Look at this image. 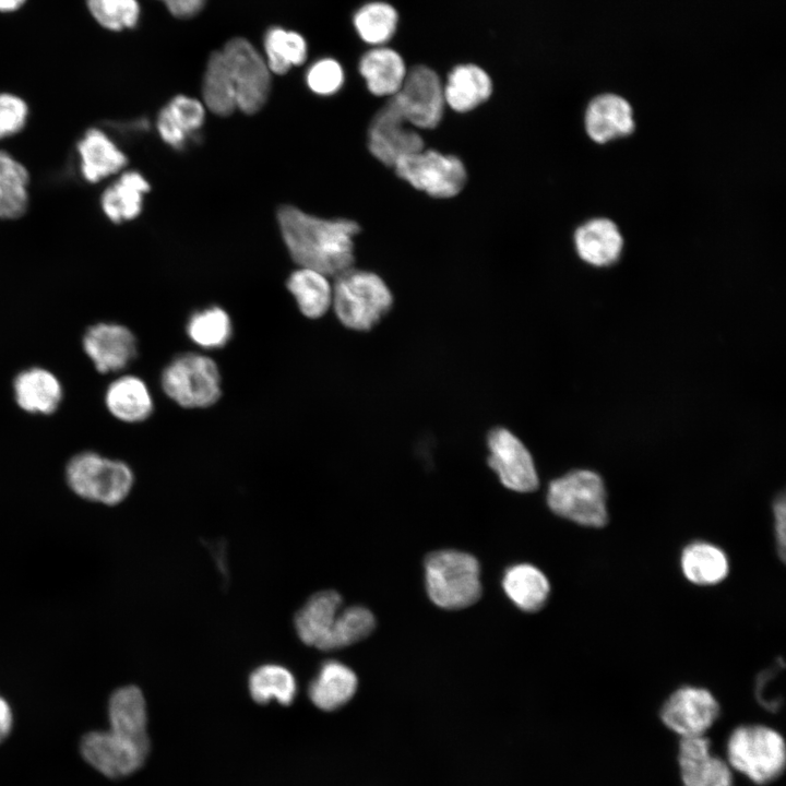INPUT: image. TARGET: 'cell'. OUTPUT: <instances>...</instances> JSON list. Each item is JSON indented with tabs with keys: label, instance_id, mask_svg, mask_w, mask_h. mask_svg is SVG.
I'll return each mask as SVG.
<instances>
[{
	"label": "cell",
	"instance_id": "obj_1",
	"mask_svg": "<svg viewBox=\"0 0 786 786\" xmlns=\"http://www.w3.org/2000/svg\"><path fill=\"white\" fill-rule=\"evenodd\" d=\"M276 219L284 245L297 266L335 277L354 266L355 238L360 231L349 218H324L285 204Z\"/></svg>",
	"mask_w": 786,
	"mask_h": 786
},
{
	"label": "cell",
	"instance_id": "obj_2",
	"mask_svg": "<svg viewBox=\"0 0 786 786\" xmlns=\"http://www.w3.org/2000/svg\"><path fill=\"white\" fill-rule=\"evenodd\" d=\"M334 278L332 308L347 329L369 331L392 308L393 295L377 273L353 266Z\"/></svg>",
	"mask_w": 786,
	"mask_h": 786
},
{
	"label": "cell",
	"instance_id": "obj_3",
	"mask_svg": "<svg viewBox=\"0 0 786 786\" xmlns=\"http://www.w3.org/2000/svg\"><path fill=\"white\" fill-rule=\"evenodd\" d=\"M726 761L733 771L752 783L770 784L785 771V739L781 733L766 725H740L728 736Z\"/></svg>",
	"mask_w": 786,
	"mask_h": 786
},
{
	"label": "cell",
	"instance_id": "obj_4",
	"mask_svg": "<svg viewBox=\"0 0 786 786\" xmlns=\"http://www.w3.org/2000/svg\"><path fill=\"white\" fill-rule=\"evenodd\" d=\"M425 580L429 598L443 609L466 608L481 595L479 562L464 551L443 549L429 553Z\"/></svg>",
	"mask_w": 786,
	"mask_h": 786
},
{
	"label": "cell",
	"instance_id": "obj_5",
	"mask_svg": "<svg viewBox=\"0 0 786 786\" xmlns=\"http://www.w3.org/2000/svg\"><path fill=\"white\" fill-rule=\"evenodd\" d=\"M547 503L555 514L585 527L600 528L608 522L606 488L593 471L576 469L552 480Z\"/></svg>",
	"mask_w": 786,
	"mask_h": 786
},
{
	"label": "cell",
	"instance_id": "obj_6",
	"mask_svg": "<svg viewBox=\"0 0 786 786\" xmlns=\"http://www.w3.org/2000/svg\"><path fill=\"white\" fill-rule=\"evenodd\" d=\"M66 477L79 497L107 505L122 502L134 483L133 472L128 464L90 451L70 460Z\"/></svg>",
	"mask_w": 786,
	"mask_h": 786
},
{
	"label": "cell",
	"instance_id": "obj_7",
	"mask_svg": "<svg viewBox=\"0 0 786 786\" xmlns=\"http://www.w3.org/2000/svg\"><path fill=\"white\" fill-rule=\"evenodd\" d=\"M164 393L184 408H205L222 395V380L216 362L199 353L176 356L160 377Z\"/></svg>",
	"mask_w": 786,
	"mask_h": 786
},
{
	"label": "cell",
	"instance_id": "obj_8",
	"mask_svg": "<svg viewBox=\"0 0 786 786\" xmlns=\"http://www.w3.org/2000/svg\"><path fill=\"white\" fill-rule=\"evenodd\" d=\"M393 169L414 189L434 199H451L465 187L467 170L462 159L433 148H422L398 159Z\"/></svg>",
	"mask_w": 786,
	"mask_h": 786
},
{
	"label": "cell",
	"instance_id": "obj_9",
	"mask_svg": "<svg viewBox=\"0 0 786 786\" xmlns=\"http://www.w3.org/2000/svg\"><path fill=\"white\" fill-rule=\"evenodd\" d=\"M234 84L237 109L254 115L266 104L271 71L258 50L245 38L227 41L222 50Z\"/></svg>",
	"mask_w": 786,
	"mask_h": 786
},
{
	"label": "cell",
	"instance_id": "obj_10",
	"mask_svg": "<svg viewBox=\"0 0 786 786\" xmlns=\"http://www.w3.org/2000/svg\"><path fill=\"white\" fill-rule=\"evenodd\" d=\"M389 100L416 130L437 128L444 115L443 83L437 72L426 66L407 70L402 87Z\"/></svg>",
	"mask_w": 786,
	"mask_h": 786
},
{
	"label": "cell",
	"instance_id": "obj_11",
	"mask_svg": "<svg viewBox=\"0 0 786 786\" xmlns=\"http://www.w3.org/2000/svg\"><path fill=\"white\" fill-rule=\"evenodd\" d=\"M720 713L715 695L706 688L682 686L660 707L663 724L681 738L706 736Z\"/></svg>",
	"mask_w": 786,
	"mask_h": 786
},
{
	"label": "cell",
	"instance_id": "obj_12",
	"mask_svg": "<svg viewBox=\"0 0 786 786\" xmlns=\"http://www.w3.org/2000/svg\"><path fill=\"white\" fill-rule=\"evenodd\" d=\"M150 749L142 747L110 729L86 733L80 741L84 761L109 778L127 777L144 764Z\"/></svg>",
	"mask_w": 786,
	"mask_h": 786
},
{
	"label": "cell",
	"instance_id": "obj_13",
	"mask_svg": "<svg viewBox=\"0 0 786 786\" xmlns=\"http://www.w3.org/2000/svg\"><path fill=\"white\" fill-rule=\"evenodd\" d=\"M367 146L377 160L393 167L402 157L425 148V141L418 130L409 126L388 100L370 121Z\"/></svg>",
	"mask_w": 786,
	"mask_h": 786
},
{
	"label": "cell",
	"instance_id": "obj_14",
	"mask_svg": "<svg viewBox=\"0 0 786 786\" xmlns=\"http://www.w3.org/2000/svg\"><path fill=\"white\" fill-rule=\"evenodd\" d=\"M488 465L501 484L516 492H532L539 478L533 457L523 442L507 428L492 429L487 438Z\"/></svg>",
	"mask_w": 786,
	"mask_h": 786
},
{
	"label": "cell",
	"instance_id": "obj_15",
	"mask_svg": "<svg viewBox=\"0 0 786 786\" xmlns=\"http://www.w3.org/2000/svg\"><path fill=\"white\" fill-rule=\"evenodd\" d=\"M83 350L100 373L126 368L136 356V338L124 325L100 322L90 326L82 338Z\"/></svg>",
	"mask_w": 786,
	"mask_h": 786
},
{
	"label": "cell",
	"instance_id": "obj_16",
	"mask_svg": "<svg viewBox=\"0 0 786 786\" xmlns=\"http://www.w3.org/2000/svg\"><path fill=\"white\" fill-rule=\"evenodd\" d=\"M677 761L682 786H734L731 767L706 736L681 738Z\"/></svg>",
	"mask_w": 786,
	"mask_h": 786
},
{
	"label": "cell",
	"instance_id": "obj_17",
	"mask_svg": "<svg viewBox=\"0 0 786 786\" xmlns=\"http://www.w3.org/2000/svg\"><path fill=\"white\" fill-rule=\"evenodd\" d=\"M206 119L202 100L174 96L157 114L156 130L162 141L174 150H182L195 140Z\"/></svg>",
	"mask_w": 786,
	"mask_h": 786
},
{
	"label": "cell",
	"instance_id": "obj_18",
	"mask_svg": "<svg viewBox=\"0 0 786 786\" xmlns=\"http://www.w3.org/2000/svg\"><path fill=\"white\" fill-rule=\"evenodd\" d=\"M584 123L587 135L600 144L628 136L635 128L629 102L611 93L598 95L588 103Z\"/></svg>",
	"mask_w": 786,
	"mask_h": 786
},
{
	"label": "cell",
	"instance_id": "obj_19",
	"mask_svg": "<svg viewBox=\"0 0 786 786\" xmlns=\"http://www.w3.org/2000/svg\"><path fill=\"white\" fill-rule=\"evenodd\" d=\"M107 712L108 729L150 749L146 702L138 687L124 686L115 690Z\"/></svg>",
	"mask_w": 786,
	"mask_h": 786
},
{
	"label": "cell",
	"instance_id": "obj_20",
	"mask_svg": "<svg viewBox=\"0 0 786 786\" xmlns=\"http://www.w3.org/2000/svg\"><path fill=\"white\" fill-rule=\"evenodd\" d=\"M358 688V678L347 665L330 659L323 662L308 686L312 704L325 712L348 703Z\"/></svg>",
	"mask_w": 786,
	"mask_h": 786
},
{
	"label": "cell",
	"instance_id": "obj_21",
	"mask_svg": "<svg viewBox=\"0 0 786 786\" xmlns=\"http://www.w3.org/2000/svg\"><path fill=\"white\" fill-rule=\"evenodd\" d=\"M492 91L490 75L474 63L454 67L443 84L445 106L457 114L476 109L490 98Z\"/></svg>",
	"mask_w": 786,
	"mask_h": 786
},
{
	"label": "cell",
	"instance_id": "obj_22",
	"mask_svg": "<svg viewBox=\"0 0 786 786\" xmlns=\"http://www.w3.org/2000/svg\"><path fill=\"white\" fill-rule=\"evenodd\" d=\"M574 246L584 262L602 267L618 261L623 239L612 221L593 218L577 227L574 233Z\"/></svg>",
	"mask_w": 786,
	"mask_h": 786
},
{
	"label": "cell",
	"instance_id": "obj_23",
	"mask_svg": "<svg viewBox=\"0 0 786 786\" xmlns=\"http://www.w3.org/2000/svg\"><path fill=\"white\" fill-rule=\"evenodd\" d=\"M16 404L31 414H52L62 401V385L49 370L32 367L21 371L13 381Z\"/></svg>",
	"mask_w": 786,
	"mask_h": 786
},
{
	"label": "cell",
	"instance_id": "obj_24",
	"mask_svg": "<svg viewBox=\"0 0 786 786\" xmlns=\"http://www.w3.org/2000/svg\"><path fill=\"white\" fill-rule=\"evenodd\" d=\"M359 73L372 95L392 97L402 87L407 68L397 51L377 46L361 57Z\"/></svg>",
	"mask_w": 786,
	"mask_h": 786
},
{
	"label": "cell",
	"instance_id": "obj_25",
	"mask_svg": "<svg viewBox=\"0 0 786 786\" xmlns=\"http://www.w3.org/2000/svg\"><path fill=\"white\" fill-rule=\"evenodd\" d=\"M342 596L332 590L313 594L296 612L294 624L298 638L319 648L342 609Z\"/></svg>",
	"mask_w": 786,
	"mask_h": 786
},
{
	"label": "cell",
	"instance_id": "obj_26",
	"mask_svg": "<svg viewBox=\"0 0 786 786\" xmlns=\"http://www.w3.org/2000/svg\"><path fill=\"white\" fill-rule=\"evenodd\" d=\"M105 404L115 418L129 424L147 419L154 409L148 386L132 374L119 377L108 385Z\"/></svg>",
	"mask_w": 786,
	"mask_h": 786
},
{
	"label": "cell",
	"instance_id": "obj_27",
	"mask_svg": "<svg viewBox=\"0 0 786 786\" xmlns=\"http://www.w3.org/2000/svg\"><path fill=\"white\" fill-rule=\"evenodd\" d=\"M680 568L690 583L712 586L727 577L730 565L728 556L719 546L706 540H695L682 549Z\"/></svg>",
	"mask_w": 786,
	"mask_h": 786
},
{
	"label": "cell",
	"instance_id": "obj_28",
	"mask_svg": "<svg viewBox=\"0 0 786 786\" xmlns=\"http://www.w3.org/2000/svg\"><path fill=\"white\" fill-rule=\"evenodd\" d=\"M81 171L90 182H98L119 172L127 165V156L115 142L98 129L88 130L80 141Z\"/></svg>",
	"mask_w": 786,
	"mask_h": 786
},
{
	"label": "cell",
	"instance_id": "obj_29",
	"mask_svg": "<svg viewBox=\"0 0 786 786\" xmlns=\"http://www.w3.org/2000/svg\"><path fill=\"white\" fill-rule=\"evenodd\" d=\"M286 287L308 319H319L332 307L333 283L320 271L297 266L288 275Z\"/></svg>",
	"mask_w": 786,
	"mask_h": 786
},
{
	"label": "cell",
	"instance_id": "obj_30",
	"mask_svg": "<svg viewBox=\"0 0 786 786\" xmlns=\"http://www.w3.org/2000/svg\"><path fill=\"white\" fill-rule=\"evenodd\" d=\"M502 587L510 600L526 612L540 610L550 595L549 580L540 569L529 563L508 568Z\"/></svg>",
	"mask_w": 786,
	"mask_h": 786
},
{
	"label": "cell",
	"instance_id": "obj_31",
	"mask_svg": "<svg viewBox=\"0 0 786 786\" xmlns=\"http://www.w3.org/2000/svg\"><path fill=\"white\" fill-rule=\"evenodd\" d=\"M150 182L135 170L124 171L102 195V207L114 223L136 218L142 209L144 195L150 191Z\"/></svg>",
	"mask_w": 786,
	"mask_h": 786
},
{
	"label": "cell",
	"instance_id": "obj_32",
	"mask_svg": "<svg viewBox=\"0 0 786 786\" xmlns=\"http://www.w3.org/2000/svg\"><path fill=\"white\" fill-rule=\"evenodd\" d=\"M248 689L252 700L259 704L275 701L284 706L294 702L298 691L293 672L278 664H263L253 669Z\"/></svg>",
	"mask_w": 786,
	"mask_h": 786
},
{
	"label": "cell",
	"instance_id": "obj_33",
	"mask_svg": "<svg viewBox=\"0 0 786 786\" xmlns=\"http://www.w3.org/2000/svg\"><path fill=\"white\" fill-rule=\"evenodd\" d=\"M202 103L218 117L230 116L236 109L234 84L222 50L213 51L202 81Z\"/></svg>",
	"mask_w": 786,
	"mask_h": 786
},
{
	"label": "cell",
	"instance_id": "obj_34",
	"mask_svg": "<svg viewBox=\"0 0 786 786\" xmlns=\"http://www.w3.org/2000/svg\"><path fill=\"white\" fill-rule=\"evenodd\" d=\"M28 172L11 155L0 151V218L21 217L28 203Z\"/></svg>",
	"mask_w": 786,
	"mask_h": 786
},
{
	"label": "cell",
	"instance_id": "obj_35",
	"mask_svg": "<svg viewBox=\"0 0 786 786\" xmlns=\"http://www.w3.org/2000/svg\"><path fill=\"white\" fill-rule=\"evenodd\" d=\"M186 331L196 346L218 349L230 340L233 323L226 310L211 306L193 312L187 322Z\"/></svg>",
	"mask_w": 786,
	"mask_h": 786
},
{
	"label": "cell",
	"instance_id": "obj_36",
	"mask_svg": "<svg viewBox=\"0 0 786 786\" xmlns=\"http://www.w3.org/2000/svg\"><path fill=\"white\" fill-rule=\"evenodd\" d=\"M374 628V616L366 607L342 608L319 650L333 651L353 645L366 639Z\"/></svg>",
	"mask_w": 786,
	"mask_h": 786
},
{
	"label": "cell",
	"instance_id": "obj_37",
	"mask_svg": "<svg viewBox=\"0 0 786 786\" xmlns=\"http://www.w3.org/2000/svg\"><path fill=\"white\" fill-rule=\"evenodd\" d=\"M266 64L272 73L285 74L307 59V44L296 32L271 28L264 38Z\"/></svg>",
	"mask_w": 786,
	"mask_h": 786
},
{
	"label": "cell",
	"instance_id": "obj_38",
	"mask_svg": "<svg viewBox=\"0 0 786 786\" xmlns=\"http://www.w3.org/2000/svg\"><path fill=\"white\" fill-rule=\"evenodd\" d=\"M398 21L396 10L383 1L362 5L354 16V26L360 38L370 45L381 46L392 38Z\"/></svg>",
	"mask_w": 786,
	"mask_h": 786
},
{
	"label": "cell",
	"instance_id": "obj_39",
	"mask_svg": "<svg viewBox=\"0 0 786 786\" xmlns=\"http://www.w3.org/2000/svg\"><path fill=\"white\" fill-rule=\"evenodd\" d=\"M86 3L93 17L110 31L131 28L140 16L136 0H86Z\"/></svg>",
	"mask_w": 786,
	"mask_h": 786
},
{
	"label": "cell",
	"instance_id": "obj_40",
	"mask_svg": "<svg viewBox=\"0 0 786 786\" xmlns=\"http://www.w3.org/2000/svg\"><path fill=\"white\" fill-rule=\"evenodd\" d=\"M345 80L342 66L332 58L320 59L307 71L306 82L309 90L320 96L337 93Z\"/></svg>",
	"mask_w": 786,
	"mask_h": 786
},
{
	"label": "cell",
	"instance_id": "obj_41",
	"mask_svg": "<svg viewBox=\"0 0 786 786\" xmlns=\"http://www.w3.org/2000/svg\"><path fill=\"white\" fill-rule=\"evenodd\" d=\"M27 105L12 94H0V140L20 132L27 119Z\"/></svg>",
	"mask_w": 786,
	"mask_h": 786
},
{
	"label": "cell",
	"instance_id": "obj_42",
	"mask_svg": "<svg viewBox=\"0 0 786 786\" xmlns=\"http://www.w3.org/2000/svg\"><path fill=\"white\" fill-rule=\"evenodd\" d=\"M773 515L776 550L781 560H784L786 555V505L784 495L775 499Z\"/></svg>",
	"mask_w": 786,
	"mask_h": 786
},
{
	"label": "cell",
	"instance_id": "obj_43",
	"mask_svg": "<svg viewBox=\"0 0 786 786\" xmlns=\"http://www.w3.org/2000/svg\"><path fill=\"white\" fill-rule=\"evenodd\" d=\"M169 12L177 17L187 19L198 14L206 0H160Z\"/></svg>",
	"mask_w": 786,
	"mask_h": 786
},
{
	"label": "cell",
	"instance_id": "obj_44",
	"mask_svg": "<svg viewBox=\"0 0 786 786\" xmlns=\"http://www.w3.org/2000/svg\"><path fill=\"white\" fill-rule=\"evenodd\" d=\"M13 727V714L9 703L0 695V743L10 735Z\"/></svg>",
	"mask_w": 786,
	"mask_h": 786
},
{
	"label": "cell",
	"instance_id": "obj_45",
	"mask_svg": "<svg viewBox=\"0 0 786 786\" xmlns=\"http://www.w3.org/2000/svg\"><path fill=\"white\" fill-rule=\"evenodd\" d=\"M25 0H0V12H11L17 10Z\"/></svg>",
	"mask_w": 786,
	"mask_h": 786
}]
</instances>
